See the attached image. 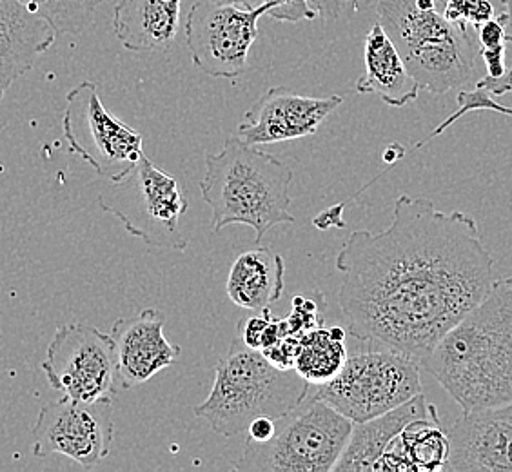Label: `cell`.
<instances>
[{
	"instance_id": "cell-1",
	"label": "cell",
	"mask_w": 512,
	"mask_h": 472,
	"mask_svg": "<svg viewBox=\"0 0 512 472\" xmlns=\"http://www.w3.org/2000/svg\"><path fill=\"white\" fill-rule=\"evenodd\" d=\"M494 260L478 224L425 197L400 195L380 233L353 231L336 256L338 305L349 335L422 365L442 336L480 304Z\"/></svg>"
},
{
	"instance_id": "cell-2",
	"label": "cell",
	"mask_w": 512,
	"mask_h": 472,
	"mask_svg": "<svg viewBox=\"0 0 512 472\" xmlns=\"http://www.w3.org/2000/svg\"><path fill=\"white\" fill-rule=\"evenodd\" d=\"M463 413L512 402V276L445 333L422 362Z\"/></svg>"
},
{
	"instance_id": "cell-3",
	"label": "cell",
	"mask_w": 512,
	"mask_h": 472,
	"mask_svg": "<svg viewBox=\"0 0 512 472\" xmlns=\"http://www.w3.org/2000/svg\"><path fill=\"white\" fill-rule=\"evenodd\" d=\"M293 171L271 153L229 135L217 155L207 153L202 198L213 213V233L253 227L256 242L280 224H295L291 207Z\"/></svg>"
},
{
	"instance_id": "cell-4",
	"label": "cell",
	"mask_w": 512,
	"mask_h": 472,
	"mask_svg": "<svg viewBox=\"0 0 512 472\" xmlns=\"http://www.w3.org/2000/svg\"><path fill=\"white\" fill-rule=\"evenodd\" d=\"M309 389L295 369L276 367L237 338L215 367V384L195 414L215 433L233 438L247 433L256 418H284L306 400Z\"/></svg>"
},
{
	"instance_id": "cell-5",
	"label": "cell",
	"mask_w": 512,
	"mask_h": 472,
	"mask_svg": "<svg viewBox=\"0 0 512 472\" xmlns=\"http://www.w3.org/2000/svg\"><path fill=\"white\" fill-rule=\"evenodd\" d=\"M376 11L420 89L445 95L476 82L478 51L467 28L416 0H378Z\"/></svg>"
},
{
	"instance_id": "cell-6",
	"label": "cell",
	"mask_w": 512,
	"mask_h": 472,
	"mask_svg": "<svg viewBox=\"0 0 512 472\" xmlns=\"http://www.w3.org/2000/svg\"><path fill=\"white\" fill-rule=\"evenodd\" d=\"M267 442L247 440L233 463L238 472H333L353 431V422L313 398L276 420Z\"/></svg>"
},
{
	"instance_id": "cell-7",
	"label": "cell",
	"mask_w": 512,
	"mask_h": 472,
	"mask_svg": "<svg viewBox=\"0 0 512 472\" xmlns=\"http://www.w3.org/2000/svg\"><path fill=\"white\" fill-rule=\"evenodd\" d=\"M420 369L407 354L364 345V351L347 356L335 378L318 385L315 398L353 423L367 422L422 393Z\"/></svg>"
},
{
	"instance_id": "cell-8",
	"label": "cell",
	"mask_w": 512,
	"mask_h": 472,
	"mask_svg": "<svg viewBox=\"0 0 512 472\" xmlns=\"http://www.w3.org/2000/svg\"><path fill=\"white\" fill-rule=\"evenodd\" d=\"M99 204L119 218L129 235L151 247L186 251L189 240L180 233V220L189 202L177 178L157 168L146 155L120 182H113L109 195Z\"/></svg>"
},
{
	"instance_id": "cell-9",
	"label": "cell",
	"mask_w": 512,
	"mask_h": 472,
	"mask_svg": "<svg viewBox=\"0 0 512 472\" xmlns=\"http://www.w3.org/2000/svg\"><path fill=\"white\" fill-rule=\"evenodd\" d=\"M62 131L69 151L111 184L128 177L144 157L142 135L104 108L91 80L69 91Z\"/></svg>"
},
{
	"instance_id": "cell-10",
	"label": "cell",
	"mask_w": 512,
	"mask_h": 472,
	"mask_svg": "<svg viewBox=\"0 0 512 472\" xmlns=\"http://www.w3.org/2000/svg\"><path fill=\"white\" fill-rule=\"evenodd\" d=\"M42 371L51 387L71 400H113L117 394L113 340L93 325H60L46 351Z\"/></svg>"
},
{
	"instance_id": "cell-11",
	"label": "cell",
	"mask_w": 512,
	"mask_h": 472,
	"mask_svg": "<svg viewBox=\"0 0 512 472\" xmlns=\"http://www.w3.org/2000/svg\"><path fill=\"white\" fill-rule=\"evenodd\" d=\"M262 15H266L264 4L255 10H244L211 0L195 2L186 20V42L195 66L213 79L242 77L258 39Z\"/></svg>"
},
{
	"instance_id": "cell-12",
	"label": "cell",
	"mask_w": 512,
	"mask_h": 472,
	"mask_svg": "<svg viewBox=\"0 0 512 472\" xmlns=\"http://www.w3.org/2000/svg\"><path fill=\"white\" fill-rule=\"evenodd\" d=\"M113 434L111 398L80 402L64 396L40 409L33 427L31 453L35 458L62 454L89 471L108 458Z\"/></svg>"
},
{
	"instance_id": "cell-13",
	"label": "cell",
	"mask_w": 512,
	"mask_h": 472,
	"mask_svg": "<svg viewBox=\"0 0 512 472\" xmlns=\"http://www.w3.org/2000/svg\"><path fill=\"white\" fill-rule=\"evenodd\" d=\"M344 97H307L287 88H271L249 108L237 137L249 146H269L315 135Z\"/></svg>"
},
{
	"instance_id": "cell-14",
	"label": "cell",
	"mask_w": 512,
	"mask_h": 472,
	"mask_svg": "<svg viewBox=\"0 0 512 472\" xmlns=\"http://www.w3.org/2000/svg\"><path fill=\"white\" fill-rule=\"evenodd\" d=\"M445 471L512 472V402L469 411L449 429Z\"/></svg>"
},
{
	"instance_id": "cell-15",
	"label": "cell",
	"mask_w": 512,
	"mask_h": 472,
	"mask_svg": "<svg viewBox=\"0 0 512 472\" xmlns=\"http://www.w3.org/2000/svg\"><path fill=\"white\" fill-rule=\"evenodd\" d=\"M166 315L144 309L113 325L111 340L120 387L135 389L177 362L180 347L164 336Z\"/></svg>"
},
{
	"instance_id": "cell-16",
	"label": "cell",
	"mask_w": 512,
	"mask_h": 472,
	"mask_svg": "<svg viewBox=\"0 0 512 472\" xmlns=\"http://www.w3.org/2000/svg\"><path fill=\"white\" fill-rule=\"evenodd\" d=\"M57 37V31L22 0H0V99L15 80L35 68Z\"/></svg>"
},
{
	"instance_id": "cell-17",
	"label": "cell",
	"mask_w": 512,
	"mask_h": 472,
	"mask_svg": "<svg viewBox=\"0 0 512 472\" xmlns=\"http://www.w3.org/2000/svg\"><path fill=\"white\" fill-rule=\"evenodd\" d=\"M416 420H440L436 407L424 394H416L409 402L389 413L380 414L367 422L353 423V431L344 453L338 458L333 472L375 471L376 463L394 438Z\"/></svg>"
},
{
	"instance_id": "cell-18",
	"label": "cell",
	"mask_w": 512,
	"mask_h": 472,
	"mask_svg": "<svg viewBox=\"0 0 512 472\" xmlns=\"http://www.w3.org/2000/svg\"><path fill=\"white\" fill-rule=\"evenodd\" d=\"M364 62V77L356 82L358 93L376 95L396 109L405 108L418 99L420 86L380 22H376L365 37Z\"/></svg>"
},
{
	"instance_id": "cell-19",
	"label": "cell",
	"mask_w": 512,
	"mask_h": 472,
	"mask_svg": "<svg viewBox=\"0 0 512 472\" xmlns=\"http://www.w3.org/2000/svg\"><path fill=\"white\" fill-rule=\"evenodd\" d=\"M182 0H119L113 11V31L129 51L168 48L180 30Z\"/></svg>"
},
{
	"instance_id": "cell-20",
	"label": "cell",
	"mask_w": 512,
	"mask_h": 472,
	"mask_svg": "<svg viewBox=\"0 0 512 472\" xmlns=\"http://www.w3.org/2000/svg\"><path fill=\"white\" fill-rule=\"evenodd\" d=\"M284 289V258L267 247L238 255L227 275V298L246 311L269 309L284 296Z\"/></svg>"
},
{
	"instance_id": "cell-21",
	"label": "cell",
	"mask_w": 512,
	"mask_h": 472,
	"mask_svg": "<svg viewBox=\"0 0 512 472\" xmlns=\"http://www.w3.org/2000/svg\"><path fill=\"white\" fill-rule=\"evenodd\" d=\"M449 453V433L442 429L440 420H416L409 423L385 449L375 471H445Z\"/></svg>"
},
{
	"instance_id": "cell-22",
	"label": "cell",
	"mask_w": 512,
	"mask_h": 472,
	"mask_svg": "<svg viewBox=\"0 0 512 472\" xmlns=\"http://www.w3.org/2000/svg\"><path fill=\"white\" fill-rule=\"evenodd\" d=\"M345 331L338 325H318L298 335L295 369L311 385H322L335 378L347 360Z\"/></svg>"
},
{
	"instance_id": "cell-23",
	"label": "cell",
	"mask_w": 512,
	"mask_h": 472,
	"mask_svg": "<svg viewBox=\"0 0 512 472\" xmlns=\"http://www.w3.org/2000/svg\"><path fill=\"white\" fill-rule=\"evenodd\" d=\"M28 10L46 20L57 35H80L93 24L108 0H22Z\"/></svg>"
},
{
	"instance_id": "cell-24",
	"label": "cell",
	"mask_w": 512,
	"mask_h": 472,
	"mask_svg": "<svg viewBox=\"0 0 512 472\" xmlns=\"http://www.w3.org/2000/svg\"><path fill=\"white\" fill-rule=\"evenodd\" d=\"M456 102H458V109L454 111L453 115L445 118L444 122L434 129L429 137L424 138L422 142H416L413 149L424 148L425 144H429L434 138L440 137L445 129L451 128L456 120H460L463 115H467L471 111H494V113H500L503 117L512 118V108L502 106L500 102L493 99V95H489L485 89L476 86V84H473L471 88L460 89Z\"/></svg>"
},
{
	"instance_id": "cell-25",
	"label": "cell",
	"mask_w": 512,
	"mask_h": 472,
	"mask_svg": "<svg viewBox=\"0 0 512 472\" xmlns=\"http://www.w3.org/2000/svg\"><path fill=\"white\" fill-rule=\"evenodd\" d=\"M284 335H289L286 320H275L269 309H264L262 316H251L238 322V338L256 351H266Z\"/></svg>"
},
{
	"instance_id": "cell-26",
	"label": "cell",
	"mask_w": 512,
	"mask_h": 472,
	"mask_svg": "<svg viewBox=\"0 0 512 472\" xmlns=\"http://www.w3.org/2000/svg\"><path fill=\"white\" fill-rule=\"evenodd\" d=\"M266 15L271 19L282 22H302V20H315L318 11L311 6L309 0H264Z\"/></svg>"
},
{
	"instance_id": "cell-27",
	"label": "cell",
	"mask_w": 512,
	"mask_h": 472,
	"mask_svg": "<svg viewBox=\"0 0 512 472\" xmlns=\"http://www.w3.org/2000/svg\"><path fill=\"white\" fill-rule=\"evenodd\" d=\"M476 30H478V42H480L482 50L496 48V46H502L507 42V30H505L503 15H500L498 19L493 17V19L483 22Z\"/></svg>"
},
{
	"instance_id": "cell-28",
	"label": "cell",
	"mask_w": 512,
	"mask_h": 472,
	"mask_svg": "<svg viewBox=\"0 0 512 472\" xmlns=\"http://www.w3.org/2000/svg\"><path fill=\"white\" fill-rule=\"evenodd\" d=\"M275 431V420L262 416V418H256V420L249 423V427H247V436L249 438L247 440H251V442H267L269 438H273Z\"/></svg>"
},
{
	"instance_id": "cell-29",
	"label": "cell",
	"mask_w": 512,
	"mask_h": 472,
	"mask_svg": "<svg viewBox=\"0 0 512 472\" xmlns=\"http://www.w3.org/2000/svg\"><path fill=\"white\" fill-rule=\"evenodd\" d=\"M217 4H233V6H240L244 10H255L264 4V0H211Z\"/></svg>"
},
{
	"instance_id": "cell-30",
	"label": "cell",
	"mask_w": 512,
	"mask_h": 472,
	"mask_svg": "<svg viewBox=\"0 0 512 472\" xmlns=\"http://www.w3.org/2000/svg\"><path fill=\"white\" fill-rule=\"evenodd\" d=\"M505 11H503V20H505V30H507V42L512 44V0H500Z\"/></svg>"
},
{
	"instance_id": "cell-31",
	"label": "cell",
	"mask_w": 512,
	"mask_h": 472,
	"mask_svg": "<svg viewBox=\"0 0 512 472\" xmlns=\"http://www.w3.org/2000/svg\"><path fill=\"white\" fill-rule=\"evenodd\" d=\"M311 2V6L315 8V4H322V2H325V0H309Z\"/></svg>"
}]
</instances>
